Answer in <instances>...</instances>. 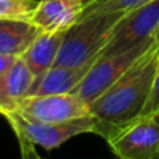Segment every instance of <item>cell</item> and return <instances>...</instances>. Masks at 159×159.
<instances>
[{
  "instance_id": "4fadbf2b",
  "label": "cell",
  "mask_w": 159,
  "mask_h": 159,
  "mask_svg": "<svg viewBox=\"0 0 159 159\" xmlns=\"http://www.w3.org/2000/svg\"><path fill=\"white\" fill-rule=\"evenodd\" d=\"M152 0H93L84 6L80 20L93 14H107L116 11H131Z\"/></svg>"
},
{
  "instance_id": "5b68a950",
  "label": "cell",
  "mask_w": 159,
  "mask_h": 159,
  "mask_svg": "<svg viewBox=\"0 0 159 159\" xmlns=\"http://www.w3.org/2000/svg\"><path fill=\"white\" fill-rule=\"evenodd\" d=\"M159 31V0L127 11L115 25L109 42L99 57H110L124 53L144 42L154 39Z\"/></svg>"
},
{
  "instance_id": "6da1fadb",
  "label": "cell",
  "mask_w": 159,
  "mask_h": 159,
  "mask_svg": "<svg viewBox=\"0 0 159 159\" xmlns=\"http://www.w3.org/2000/svg\"><path fill=\"white\" fill-rule=\"evenodd\" d=\"M159 53L155 45L102 96L89 105V113L112 126H124L143 115L158 71Z\"/></svg>"
},
{
  "instance_id": "ac0fdd59",
  "label": "cell",
  "mask_w": 159,
  "mask_h": 159,
  "mask_svg": "<svg viewBox=\"0 0 159 159\" xmlns=\"http://www.w3.org/2000/svg\"><path fill=\"white\" fill-rule=\"evenodd\" d=\"M155 41H157V49H158V53H159V31H158L157 36H155Z\"/></svg>"
},
{
  "instance_id": "ffe728a7",
  "label": "cell",
  "mask_w": 159,
  "mask_h": 159,
  "mask_svg": "<svg viewBox=\"0 0 159 159\" xmlns=\"http://www.w3.org/2000/svg\"><path fill=\"white\" fill-rule=\"evenodd\" d=\"M91 2H93V0H82V3H84V6H85V4H88V3H91Z\"/></svg>"
},
{
  "instance_id": "e0dca14e",
  "label": "cell",
  "mask_w": 159,
  "mask_h": 159,
  "mask_svg": "<svg viewBox=\"0 0 159 159\" xmlns=\"http://www.w3.org/2000/svg\"><path fill=\"white\" fill-rule=\"evenodd\" d=\"M20 56H11V55H0V77L14 64V61Z\"/></svg>"
},
{
  "instance_id": "52a82bcc",
  "label": "cell",
  "mask_w": 159,
  "mask_h": 159,
  "mask_svg": "<svg viewBox=\"0 0 159 159\" xmlns=\"http://www.w3.org/2000/svg\"><path fill=\"white\" fill-rule=\"evenodd\" d=\"M13 112L41 123H66L91 115L89 106L73 93L28 95L17 103Z\"/></svg>"
},
{
  "instance_id": "2e32d148",
  "label": "cell",
  "mask_w": 159,
  "mask_h": 159,
  "mask_svg": "<svg viewBox=\"0 0 159 159\" xmlns=\"http://www.w3.org/2000/svg\"><path fill=\"white\" fill-rule=\"evenodd\" d=\"M20 143V149H21V159H42L39 154L35 151V145L27 140L22 135H17Z\"/></svg>"
},
{
  "instance_id": "5bb4252c",
  "label": "cell",
  "mask_w": 159,
  "mask_h": 159,
  "mask_svg": "<svg viewBox=\"0 0 159 159\" xmlns=\"http://www.w3.org/2000/svg\"><path fill=\"white\" fill-rule=\"evenodd\" d=\"M38 0H0V20L31 22Z\"/></svg>"
},
{
  "instance_id": "9a60e30c",
  "label": "cell",
  "mask_w": 159,
  "mask_h": 159,
  "mask_svg": "<svg viewBox=\"0 0 159 159\" xmlns=\"http://www.w3.org/2000/svg\"><path fill=\"white\" fill-rule=\"evenodd\" d=\"M158 112H159V64H158L157 75H155L154 87H152V92L149 95V99L147 102L141 116H154Z\"/></svg>"
},
{
  "instance_id": "30bf717a",
  "label": "cell",
  "mask_w": 159,
  "mask_h": 159,
  "mask_svg": "<svg viewBox=\"0 0 159 159\" xmlns=\"http://www.w3.org/2000/svg\"><path fill=\"white\" fill-rule=\"evenodd\" d=\"M64 34L66 31H59V32H42L41 31L32 43L28 46V49L21 55L22 60L32 73L34 80L41 77L55 66Z\"/></svg>"
},
{
  "instance_id": "7a4b0ae2",
  "label": "cell",
  "mask_w": 159,
  "mask_h": 159,
  "mask_svg": "<svg viewBox=\"0 0 159 159\" xmlns=\"http://www.w3.org/2000/svg\"><path fill=\"white\" fill-rule=\"evenodd\" d=\"M126 11L93 14L78 20L64 34L55 66L74 67L99 57L109 42L115 25Z\"/></svg>"
},
{
  "instance_id": "3957f363",
  "label": "cell",
  "mask_w": 159,
  "mask_h": 159,
  "mask_svg": "<svg viewBox=\"0 0 159 159\" xmlns=\"http://www.w3.org/2000/svg\"><path fill=\"white\" fill-rule=\"evenodd\" d=\"M155 42L157 41L154 38L120 55L110 57H98L84 80L71 93L78 96L89 106L99 96L103 95L115 82L123 77L130 67L154 46Z\"/></svg>"
},
{
  "instance_id": "8992f818",
  "label": "cell",
  "mask_w": 159,
  "mask_h": 159,
  "mask_svg": "<svg viewBox=\"0 0 159 159\" xmlns=\"http://www.w3.org/2000/svg\"><path fill=\"white\" fill-rule=\"evenodd\" d=\"M106 141L119 159H158L159 123L155 116H140L124 126H115Z\"/></svg>"
},
{
  "instance_id": "8fae6325",
  "label": "cell",
  "mask_w": 159,
  "mask_h": 159,
  "mask_svg": "<svg viewBox=\"0 0 159 159\" xmlns=\"http://www.w3.org/2000/svg\"><path fill=\"white\" fill-rule=\"evenodd\" d=\"M34 84V75L20 56L0 77V115L13 112L21 99L28 96Z\"/></svg>"
},
{
  "instance_id": "7c38bea8",
  "label": "cell",
  "mask_w": 159,
  "mask_h": 159,
  "mask_svg": "<svg viewBox=\"0 0 159 159\" xmlns=\"http://www.w3.org/2000/svg\"><path fill=\"white\" fill-rule=\"evenodd\" d=\"M39 32L32 22L0 20V55L21 56Z\"/></svg>"
},
{
  "instance_id": "ba28073f",
  "label": "cell",
  "mask_w": 159,
  "mask_h": 159,
  "mask_svg": "<svg viewBox=\"0 0 159 159\" xmlns=\"http://www.w3.org/2000/svg\"><path fill=\"white\" fill-rule=\"evenodd\" d=\"M82 0H41L31 22L42 32L67 31L80 20Z\"/></svg>"
},
{
  "instance_id": "277c9868",
  "label": "cell",
  "mask_w": 159,
  "mask_h": 159,
  "mask_svg": "<svg viewBox=\"0 0 159 159\" xmlns=\"http://www.w3.org/2000/svg\"><path fill=\"white\" fill-rule=\"evenodd\" d=\"M2 116L10 123L17 135H22L34 145H41L48 151L57 148L78 134L99 133V120L92 115L66 123H41L21 117L14 112L2 113Z\"/></svg>"
},
{
  "instance_id": "9c48e42d",
  "label": "cell",
  "mask_w": 159,
  "mask_h": 159,
  "mask_svg": "<svg viewBox=\"0 0 159 159\" xmlns=\"http://www.w3.org/2000/svg\"><path fill=\"white\" fill-rule=\"evenodd\" d=\"M91 59L81 66H53L45 74L34 80V84L28 95H63L71 93L84 80L87 73L96 61Z\"/></svg>"
},
{
  "instance_id": "d6986e66",
  "label": "cell",
  "mask_w": 159,
  "mask_h": 159,
  "mask_svg": "<svg viewBox=\"0 0 159 159\" xmlns=\"http://www.w3.org/2000/svg\"><path fill=\"white\" fill-rule=\"evenodd\" d=\"M154 116H155V119H157V121L159 123V112L157 113V115H154ZM158 159H159V155H158Z\"/></svg>"
}]
</instances>
